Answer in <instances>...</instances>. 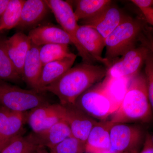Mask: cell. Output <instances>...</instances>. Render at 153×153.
I'll return each mask as SVG.
<instances>
[{"label":"cell","mask_w":153,"mask_h":153,"mask_svg":"<svg viewBox=\"0 0 153 153\" xmlns=\"http://www.w3.org/2000/svg\"><path fill=\"white\" fill-rule=\"evenodd\" d=\"M110 121L97 122L91 129L85 143V153H111Z\"/></svg>","instance_id":"9a60e30c"},{"label":"cell","mask_w":153,"mask_h":153,"mask_svg":"<svg viewBox=\"0 0 153 153\" xmlns=\"http://www.w3.org/2000/svg\"><path fill=\"white\" fill-rule=\"evenodd\" d=\"M75 105L90 117L101 120L106 119L116 111L101 82L81 94Z\"/></svg>","instance_id":"5b68a950"},{"label":"cell","mask_w":153,"mask_h":153,"mask_svg":"<svg viewBox=\"0 0 153 153\" xmlns=\"http://www.w3.org/2000/svg\"><path fill=\"white\" fill-rule=\"evenodd\" d=\"M111 152L139 153L146 135L140 126L114 123L110 129Z\"/></svg>","instance_id":"8992f818"},{"label":"cell","mask_w":153,"mask_h":153,"mask_svg":"<svg viewBox=\"0 0 153 153\" xmlns=\"http://www.w3.org/2000/svg\"><path fill=\"white\" fill-rule=\"evenodd\" d=\"M139 41L153 53V30L152 28L145 26L140 36Z\"/></svg>","instance_id":"f1b7e54d"},{"label":"cell","mask_w":153,"mask_h":153,"mask_svg":"<svg viewBox=\"0 0 153 153\" xmlns=\"http://www.w3.org/2000/svg\"><path fill=\"white\" fill-rule=\"evenodd\" d=\"M49 150L51 153H84L85 152V143L72 136Z\"/></svg>","instance_id":"4316f807"},{"label":"cell","mask_w":153,"mask_h":153,"mask_svg":"<svg viewBox=\"0 0 153 153\" xmlns=\"http://www.w3.org/2000/svg\"><path fill=\"white\" fill-rule=\"evenodd\" d=\"M42 93L33 89H23L0 80V107L16 112H27L37 107L49 104Z\"/></svg>","instance_id":"277c9868"},{"label":"cell","mask_w":153,"mask_h":153,"mask_svg":"<svg viewBox=\"0 0 153 153\" xmlns=\"http://www.w3.org/2000/svg\"><path fill=\"white\" fill-rule=\"evenodd\" d=\"M127 17L119 9L111 4L96 16L81 22L82 25L95 29L105 40Z\"/></svg>","instance_id":"7c38bea8"},{"label":"cell","mask_w":153,"mask_h":153,"mask_svg":"<svg viewBox=\"0 0 153 153\" xmlns=\"http://www.w3.org/2000/svg\"><path fill=\"white\" fill-rule=\"evenodd\" d=\"M131 78H113L105 76L101 81L107 94L117 110L123 100Z\"/></svg>","instance_id":"7402d4cb"},{"label":"cell","mask_w":153,"mask_h":153,"mask_svg":"<svg viewBox=\"0 0 153 153\" xmlns=\"http://www.w3.org/2000/svg\"><path fill=\"white\" fill-rule=\"evenodd\" d=\"M32 133L39 146L48 148L49 149L65 139L72 136L70 128L63 120L45 130L37 133Z\"/></svg>","instance_id":"ffe728a7"},{"label":"cell","mask_w":153,"mask_h":153,"mask_svg":"<svg viewBox=\"0 0 153 153\" xmlns=\"http://www.w3.org/2000/svg\"><path fill=\"white\" fill-rule=\"evenodd\" d=\"M10 0H0V20Z\"/></svg>","instance_id":"d6a6232c"},{"label":"cell","mask_w":153,"mask_h":153,"mask_svg":"<svg viewBox=\"0 0 153 153\" xmlns=\"http://www.w3.org/2000/svg\"><path fill=\"white\" fill-rule=\"evenodd\" d=\"M40 47L31 44L24 62L22 76L23 80L36 91L43 67L39 55Z\"/></svg>","instance_id":"ac0fdd59"},{"label":"cell","mask_w":153,"mask_h":153,"mask_svg":"<svg viewBox=\"0 0 153 153\" xmlns=\"http://www.w3.org/2000/svg\"><path fill=\"white\" fill-rule=\"evenodd\" d=\"M0 152H1V150H0Z\"/></svg>","instance_id":"74e56055"},{"label":"cell","mask_w":153,"mask_h":153,"mask_svg":"<svg viewBox=\"0 0 153 153\" xmlns=\"http://www.w3.org/2000/svg\"><path fill=\"white\" fill-rule=\"evenodd\" d=\"M0 80L14 82L23 80L7 52L4 39H0Z\"/></svg>","instance_id":"d4e9b609"},{"label":"cell","mask_w":153,"mask_h":153,"mask_svg":"<svg viewBox=\"0 0 153 153\" xmlns=\"http://www.w3.org/2000/svg\"><path fill=\"white\" fill-rule=\"evenodd\" d=\"M25 0H10L0 20V33L17 27Z\"/></svg>","instance_id":"cb8c5ba5"},{"label":"cell","mask_w":153,"mask_h":153,"mask_svg":"<svg viewBox=\"0 0 153 153\" xmlns=\"http://www.w3.org/2000/svg\"><path fill=\"white\" fill-rule=\"evenodd\" d=\"M38 153H50V152H47L46 150L44 149V147H43L41 148L40 150L39 151V152H38Z\"/></svg>","instance_id":"836d02e7"},{"label":"cell","mask_w":153,"mask_h":153,"mask_svg":"<svg viewBox=\"0 0 153 153\" xmlns=\"http://www.w3.org/2000/svg\"><path fill=\"white\" fill-rule=\"evenodd\" d=\"M139 153H153V143L151 140V135L149 134L146 135L142 150Z\"/></svg>","instance_id":"4dcf8cb0"},{"label":"cell","mask_w":153,"mask_h":153,"mask_svg":"<svg viewBox=\"0 0 153 153\" xmlns=\"http://www.w3.org/2000/svg\"><path fill=\"white\" fill-rule=\"evenodd\" d=\"M27 112H19L0 107L1 152L12 140L24 132Z\"/></svg>","instance_id":"30bf717a"},{"label":"cell","mask_w":153,"mask_h":153,"mask_svg":"<svg viewBox=\"0 0 153 153\" xmlns=\"http://www.w3.org/2000/svg\"><path fill=\"white\" fill-rule=\"evenodd\" d=\"M151 140H152V143H153V135L151 136Z\"/></svg>","instance_id":"d590c367"},{"label":"cell","mask_w":153,"mask_h":153,"mask_svg":"<svg viewBox=\"0 0 153 153\" xmlns=\"http://www.w3.org/2000/svg\"><path fill=\"white\" fill-rule=\"evenodd\" d=\"M150 50L143 44L131 49L107 68L106 76L132 78L140 72Z\"/></svg>","instance_id":"ba28073f"},{"label":"cell","mask_w":153,"mask_h":153,"mask_svg":"<svg viewBox=\"0 0 153 153\" xmlns=\"http://www.w3.org/2000/svg\"><path fill=\"white\" fill-rule=\"evenodd\" d=\"M42 148L36 142L33 133H31L12 140L0 153H38Z\"/></svg>","instance_id":"603a6c76"},{"label":"cell","mask_w":153,"mask_h":153,"mask_svg":"<svg viewBox=\"0 0 153 153\" xmlns=\"http://www.w3.org/2000/svg\"><path fill=\"white\" fill-rule=\"evenodd\" d=\"M49 9L52 10L56 21L71 37L73 45L84 63L92 64L94 60L76 39V31L79 25L71 5L68 2L63 0H46Z\"/></svg>","instance_id":"52a82bcc"},{"label":"cell","mask_w":153,"mask_h":153,"mask_svg":"<svg viewBox=\"0 0 153 153\" xmlns=\"http://www.w3.org/2000/svg\"><path fill=\"white\" fill-rule=\"evenodd\" d=\"M111 153H117V152H111Z\"/></svg>","instance_id":"8d00e7d4"},{"label":"cell","mask_w":153,"mask_h":153,"mask_svg":"<svg viewBox=\"0 0 153 153\" xmlns=\"http://www.w3.org/2000/svg\"><path fill=\"white\" fill-rule=\"evenodd\" d=\"M107 68L86 63L71 67L57 81L41 89L59 99L63 105L75 104L76 100L94 84L106 76Z\"/></svg>","instance_id":"6da1fadb"},{"label":"cell","mask_w":153,"mask_h":153,"mask_svg":"<svg viewBox=\"0 0 153 153\" xmlns=\"http://www.w3.org/2000/svg\"><path fill=\"white\" fill-rule=\"evenodd\" d=\"M146 21L150 25L153 26V12L147 10H142Z\"/></svg>","instance_id":"1f68e13d"},{"label":"cell","mask_w":153,"mask_h":153,"mask_svg":"<svg viewBox=\"0 0 153 153\" xmlns=\"http://www.w3.org/2000/svg\"><path fill=\"white\" fill-rule=\"evenodd\" d=\"M140 20L128 16L105 39V57L109 66L118 57L135 47L144 28Z\"/></svg>","instance_id":"3957f363"},{"label":"cell","mask_w":153,"mask_h":153,"mask_svg":"<svg viewBox=\"0 0 153 153\" xmlns=\"http://www.w3.org/2000/svg\"><path fill=\"white\" fill-rule=\"evenodd\" d=\"M49 9L46 0H25L17 27L25 29L37 25L45 18Z\"/></svg>","instance_id":"d6986e66"},{"label":"cell","mask_w":153,"mask_h":153,"mask_svg":"<svg viewBox=\"0 0 153 153\" xmlns=\"http://www.w3.org/2000/svg\"><path fill=\"white\" fill-rule=\"evenodd\" d=\"M63 120L68 125L71 135L84 143L97 121L78 108L75 104L63 105Z\"/></svg>","instance_id":"8fae6325"},{"label":"cell","mask_w":153,"mask_h":153,"mask_svg":"<svg viewBox=\"0 0 153 153\" xmlns=\"http://www.w3.org/2000/svg\"><path fill=\"white\" fill-rule=\"evenodd\" d=\"M76 58L75 54L61 60L50 62L43 66L37 91L57 81L72 67Z\"/></svg>","instance_id":"e0dca14e"},{"label":"cell","mask_w":153,"mask_h":153,"mask_svg":"<svg viewBox=\"0 0 153 153\" xmlns=\"http://www.w3.org/2000/svg\"><path fill=\"white\" fill-rule=\"evenodd\" d=\"M146 10H149L152 11V12H153V7L151 9H146Z\"/></svg>","instance_id":"e575fe53"},{"label":"cell","mask_w":153,"mask_h":153,"mask_svg":"<svg viewBox=\"0 0 153 153\" xmlns=\"http://www.w3.org/2000/svg\"><path fill=\"white\" fill-rule=\"evenodd\" d=\"M74 15L77 22L91 19L112 4L110 0H77L74 1Z\"/></svg>","instance_id":"44dd1931"},{"label":"cell","mask_w":153,"mask_h":153,"mask_svg":"<svg viewBox=\"0 0 153 153\" xmlns=\"http://www.w3.org/2000/svg\"><path fill=\"white\" fill-rule=\"evenodd\" d=\"M28 36L31 43L38 47L50 44L73 45L68 33L62 28L54 25H43L34 28Z\"/></svg>","instance_id":"5bb4252c"},{"label":"cell","mask_w":153,"mask_h":153,"mask_svg":"<svg viewBox=\"0 0 153 153\" xmlns=\"http://www.w3.org/2000/svg\"><path fill=\"white\" fill-rule=\"evenodd\" d=\"M131 1L140 10L153 7V0H132Z\"/></svg>","instance_id":"f546056e"},{"label":"cell","mask_w":153,"mask_h":153,"mask_svg":"<svg viewBox=\"0 0 153 153\" xmlns=\"http://www.w3.org/2000/svg\"><path fill=\"white\" fill-rule=\"evenodd\" d=\"M68 46L64 44H50L40 47L39 55L43 66L73 55V53L69 52Z\"/></svg>","instance_id":"484cf974"},{"label":"cell","mask_w":153,"mask_h":153,"mask_svg":"<svg viewBox=\"0 0 153 153\" xmlns=\"http://www.w3.org/2000/svg\"><path fill=\"white\" fill-rule=\"evenodd\" d=\"M76 37L79 44L94 61L103 63L107 68L109 64L102 56L105 47V40L94 28L86 25H79Z\"/></svg>","instance_id":"4fadbf2b"},{"label":"cell","mask_w":153,"mask_h":153,"mask_svg":"<svg viewBox=\"0 0 153 153\" xmlns=\"http://www.w3.org/2000/svg\"><path fill=\"white\" fill-rule=\"evenodd\" d=\"M4 40L9 57L22 78L24 62L32 44L30 38L24 33L18 32Z\"/></svg>","instance_id":"2e32d148"},{"label":"cell","mask_w":153,"mask_h":153,"mask_svg":"<svg viewBox=\"0 0 153 153\" xmlns=\"http://www.w3.org/2000/svg\"><path fill=\"white\" fill-rule=\"evenodd\" d=\"M152 117L146 76L140 72L131 79L123 100L109 121L113 123H146Z\"/></svg>","instance_id":"7a4b0ae2"},{"label":"cell","mask_w":153,"mask_h":153,"mask_svg":"<svg viewBox=\"0 0 153 153\" xmlns=\"http://www.w3.org/2000/svg\"><path fill=\"white\" fill-rule=\"evenodd\" d=\"M148 97L153 112V53L150 50L144 63Z\"/></svg>","instance_id":"83f0119b"},{"label":"cell","mask_w":153,"mask_h":153,"mask_svg":"<svg viewBox=\"0 0 153 153\" xmlns=\"http://www.w3.org/2000/svg\"><path fill=\"white\" fill-rule=\"evenodd\" d=\"M64 106L60 104H48L27 112L26 122L34 133L40 132L63 120Z\"/></svg>","instance_id":"9c48e42d"}]
</instances>
